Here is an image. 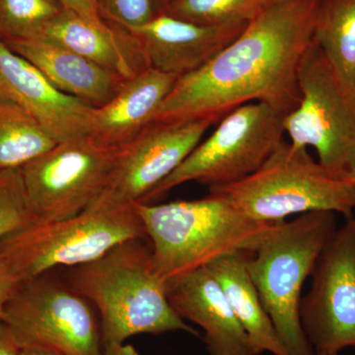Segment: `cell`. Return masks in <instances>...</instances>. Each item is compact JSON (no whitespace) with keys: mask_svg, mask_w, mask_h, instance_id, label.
<instances>
[{"mask_svg":"<svg viewBox=\"0 0 355 355\" xmlns=\"http://www.w3.org/2000/svg\"><path fill=\"white\" fill-rule=\"evenodd\" d=\"M321 0L266 7L244 31L200 69L180 76L153 121H220L248 103L287 114L300 102L298 71L314 42Z\"/></svg>","mask_w":355,"mask_h":355,"instance_id":"cell-1","label":"cell"},{"mask_svg":"<svg viewBox=\"0 0 355 355\" xmlns=\"http://www.w3.org/2000/svg\"><path fill=\"white\" fill-rule=\"evenodd\" d=\"M146 240L121 243L101 258L70 268L67 282L99 315L104 347L142 334L184 331L200 336L172 307Z\"/></svg>","mask_w":355,"mask_h":355,"instance_id":"cell-2","label":"cell"},{"mask_svg":"<svg viewBox=\"0 0 355 355\" xmlns=\"http://www.w3.org/2000/svg\"><path fill=\"white\" fill-rule=\"evenodd\" d=\"M135 207L154 268L165 282L230 254L254 253L279 224L254 220L212 193L198 200Z\"/></svg>","mask_w":355,"mask_h":355,"instance_id":"cell-3","label":"cell"},{"mask_svg":"<svg viewBox=\"0 0 355 355\" xmlns=\"http://www.w3.org/2000/svg\"><path fill=\"white\" fill-rule=\"evenodd\" d=\"M336 229V214L308 212L280 222L247 254L248 270L288 355H316L301 324V295Z\"/></svg>","mask_w":355,"mask_h":355,"instance_id":"cell-4","label":"cell"},{"mask_svg":"<svg viewBox=\"0 0 355 355\" xmlns=\"http://www.w3.org/2000/svg\"><path fill=\"white\" fill-rule=\"evenodd\" d=\"M306 147L282 141L266 162L237 183L209 189L245 216L280 223L294 214L328 211L352 218L355 186L349 175L320 164Z\"/></svg>","mask_w":355,"mask_h":355,"instance_id":"cell-5","label":"cell"},{"mask_svg":"<svg viewBox=\"0 0 355 355\" xmlns=\"http://www.w3.org/2000/svg\"><path fill=\"white\" fill-rule=\"evenodd\" d=\"M147 238L135 205L94 202L62 220L32 222L0 244L23 280L57 268H73L101 258L114 247Z\"/></svg>","mask_w":355,"mask_h":355,"instance_id":"cell-6","label":"cell"},{"mask_svg":"<svg viewBox=\"0 0 355 355\" xmlns=\"http://www.w3.org/2000/svg\"><path fill=\"white\" fill-rule=\"evenodd\" d=\"M284 116L260 102L248 103L233 110L142 203H151L190 182L212 189L249 177L284 141Z\"/></svg>","mask_w":355,"mask_h":355,"instance_id":"cell-7","label":"cell"},{"mask_svg":"<svg viewBox=\"0 0 355 355\" xmlns=\"http://www.w3.org/2000/svg\"><path fill=\"white\" fill-rule=\"evenodd\" d=\"M3 324L21 350L104 354L94 306L69 282L50 272L23 282L6 306Z\"/></svg>","mask_w":355,"mask_h":355,"instance_id":"cell-8","label":"cell"},{"mask_svg":"<svg viewBox=\"0 0 355 355\" xmlns=\"http://www.w3.org/2000/svg\"><path fill=\"white\" fill-rule=\"evenodd\" d=\"M300 102L284 116L291 144L313 147L318 162L349 175L355 166V95L343 85L313 42L298 71Z\"/></svg>","mask_w":355,"mask_h":355,"instance_id":"cell-9","label":"cell"},{"mask_svg":"<svg viewBox=\"0 0 355 355\" xmlns=\"http://www.w3.org/2000/svg\"><path fill=\"white\" fill-rule=\"evenodd\" d=\"M123 148L79 137L58 142L21 168L34 222L62 220L89 209L106 190Z\"/></svg>","mask_w":355,"mask_h":355,"instance_id":"cell-10","label":"cell"},{"mask_svg":"<svg viewBox=\"0 0 355 355\" xmlns=\"http://www.w3.org/2000/svg\"><path fill=\"white\" fill-rule=\"evenodd\" d=\"M311 277L300 320L315 352L355 349V219L336 229Z\"/></svg>","mask_w":355,"mask_h":355,"instance_id":"cell-11","label":"cell"},{"mask_svg":"<svg viewBox=\"0 0 355 355\" xmlns=\"http://www.w3.org/2000/svg\"><path fill=\"white\" fill-rule=\"evenodd\" d=\"M214 125L209 120L153 121L123 147L106 190L95 202L142 203L188 157Z\"/></svg>","mask_w":355,"mask_h":355,"instance_id":"cell-12","label":"cell"},{"mask_svg":"<svg viewBox=\"0 0 355 355\" xmlns=\"http://www.w3.org/2000/svg\"><path fill=\"white\" fill-rule=\"evenodd\" d=\"M0 99L35 119L58 142L87 137L94 107L58 90L0 39Z\"/></svg>","mask_w":355,"mask_h":355,"instance_id":"cell-13","label":"cell"},{"mask_svg":"<svg viewBox=\"0 0 355 355\" xmlns=\"http://www.w3.org/2000/svg\"><path fill=\"white\" fill-rule=\"evenodd\" d=\"M247 24L200 26L159 14L130 32L139 39L149 67L180 77L209 64Z\"/></svg>","mask_w":355,"mask_h":355,"instance_id":"cell-14","label":"cell"},{"mask_svg":"<svg viewBox=\"0 0 355 355\" xmlns=\"http://www.w3.org/2000/svg\"><path fill=\"white\" fill-rule=\"evenodd\" d=\"M166 284L177 314L205 331L209 355H257L223 289L207 266Z\"/></svg>","mask_w":355,"mask_h":355,"instance_id":"cell-15","label":"cell"},{"mask_svg":"<svg viewBox=\"0 0 355 355\" xmlns=\"http://www.w3.org/2000/svg\"><path fill=\"white\" fill-rule=\"evenodd\" d=\"M34 39L60 44L125 80L150 67L132 32L106 21L94 24L69 9L64 8Z\"/></svg>","mask_w":355,"mask_h":355,"instance_id":"cell-16","label":"cell"},{"mask_svg":"<svg viewBox=\"0 0 355 355\" xmlns=\"http://www.w3.org/2000/svg\"><path fill=\"white\" fill-rule=\"evenodd\" d=\"M177 76L149 67L123 83L111 101L91 114L88 137L103 146L121 148L153 123Z\"/></svg>","mask_w":355,"mask_h":355,"instance_id":"cell-17","label":"cell"},{"mask_svg":"<svg viewBox=\"0 0 355 355\" xmlns=\"http://www.w3.org/2000/svg\"><path fill=\"white\" fill-rule=\"evenodd\" d=\"M2 41L34 64L58 90L94 108L111 101L125 81L111 70L60 44L41 39Z\"/></svg>","mask_w":355,"mask_h":355,"instance_id":"cell-18","label":"cell"},{"mask_svg":"<svg viewBox=\"0 0 355 355\" xmlns=\"http://www.w3.org/2000/svg\"><path fill=\"white\" fill-rule=\"evenodd\" d=\"M247 254H230L207 268L220 284L257 355H288L248 270Z\"/></svg>","mask_w":355,"mask_h":355,"instance_id":"cell-19","label":"cell"},{"mask_svg":"<svg viewBox=\"0 0 355 355\" xmlns=\"http://www.w3.org/2000/svg\"><path fill=\"white\" fill-rule=\"evenodd\" d=\"M314 41L343 85L355 95V0H321Z\"/></svg>","mask_w":355,"mask_h":355,"instance_id":"cell-20","label":"cell"},{"mask_svg":"<svg viewBox=\"0 0 355 355\" xmlns=\"http://www.w3.org/2000/svg\"><path fill=\"white\" fill-rule=\"evenodd\" d=\"M58 144L30 114L0 99V172L21 169Z\"/></svg>","mask_w":355,"mask_h":355,"instance_id":"cell-21","label":"cell"},{"mask_svg":"<svg viewBox=\"0 0 355 355\" xmlns=\"http://www.w3.org/2000/svg\"><path fill=\"white\" fill-rule=\"evenodd\" d=\"M270 0H173L162 14L200 26L249 23Z\"/></svg>","mask_w":355,"mask_h":355,"instance_id":"cell-22","label":"cell"},{"mask_svg":"<svg viewBox=\"0 0 355 355\" xmlns=\"http://www.w3.org/2000/svg\"><path fill=\"white\" fill-rule=\"evenodd\" d=\"M58 0H0V39H34L64 10Z\"/></svg>","mask_w":355,"mask_h":355,"instance_id":"cell-23","label":"cell"},{"mask_svg":"<svg viewBox=\"0 0 355 355\" xmlns=\"http://www.w3.org/2000/svg\"><path fill=\"white\" fill-rule=\"evenodd\" d=\"M32 222L21 169L0 172V244Z\"/></svg>","mask_w":355,"mask_h":355,"instance_id":"cell-24","label":"cell"},{"mask_svg":"<svg viewBox=\"0 0 355 355\" xmlns=\"http://www.w3.org/2000/svg\"><path fill=\"white\" fill-rule=\"evenodd\" d=\"M102 19L133 31L159 15L154 0H96Z\"/></svg>","mask_w":355,"mask_h":355,"instance_id":"cell-25","label":"cell"},{"mask_svg":"<svg viewBox=\"0 0 355 355\" xmlns=\"http://www.w3.org/2000/svg\"><path fill=\"white\" fill-rule=\"evenodd\" d=\"M22 277L4 252L0 251V324L3 323L4 310L11 297L22 286Z\"/></svg>","mask_w":355,"mask_h":355,"instance_id":"cell-26","label":"cell"},{"mask_svg":"<svg viewBox=\"0 0 355 355\" xmlns=\"http://www.w3.org/2000/svg\"><path fill=\"white\" fill-rule=\"evenodd\" d=\"M65 9L73 11L79 16L94 24H102L105 21L100 15L96 0H58Z\"/></svg>","mask_w":355,"mask_h":355,"instance_id":"cell-27","label":"cell"},{"mask_svg":"<svg viewBox=\"0 0 355 355\" xmlns=\"http://www.w3.org/2000/svg\"><path fill=\"white\" fill-rule=\"evenodd\" d=\"M0 355H21V349L3 323L0 324Z\"/></svg>","mask_w":355,"mask_h":355,"instance_id":"cell-28","label":"cell"},{"mask_svg":"<svg viewBox=\"0 0 355 355\" xmlns=\"http://www.w3.org/2000/svg\"><path fill=\"white\" fill-rule=\"evenodd\" d=\"M103 355H139L132 345L127 343L121 345H111L104 347Z\"/></svg>","mask_w":355,"mask_h":355,"instance_id":"cell-29","label":"cell"},{"mask_svg":"<svg viewBox=\"0 0 355 355\" xmlns=\"http://www.w3.org/2000/svg\"><path fill=\"white\" fill-rule=\"evenodd\" d=\"M21 355H60L55 352H49L43 349H22Z\"/></svg>","mask_w":355,"mask_h":355,"instance_id":"cell-30","label":"cell"},{"mask_svg":"<svg viewBox=\"0 0 355 355\" xmlns=\"http://www.w3.org/2000/svg\"><path fill=\"white\" fill-rule=\"evenodd\" d=\"M173 0H154L155 2L156 8L159 14H162L166 10L169 4L171 3Z\"/></svg>","mask_w":355,"mask_h":355,"instance_id":"cell-31","label":"cell"},{"mask_svg":"<svg viewBox=\"0 0 355 355\" xmlns=\"http://www.w3.org/2000/svg\"><path fill=\"white\" fill-rule=\"evenodd\" d=\"M316 355H340L338 352H316Z\"/></svg>","mask_w":355,"mask_h":355,"instance_id":"cell-32","label":"cell"},{"mask_svg":"<svg viewBox=\"0 0 355 355\" xmlns=\"http://www.w3.org/2000/svg\"><path fill=\"white\" fill-rule=\"evenodd\" d=\"M349 176L352 178V182H354L355 186V166L354 169L352 170V172L349 173Z\"/></svg>","mask_w":355,"mask_h":355,"instance_id":"cell-33","label":"cell"},{"mask_svg":"<svg viewBox=\"0 0 355 355\" xmlns=\"http://www.w3.org/2000/svg\"><path fill=\"white\" fill-rule=\"evenodd\" d=\"M286 1V0H270V3H279V2Z\"/></svg>","mask_w":355,"mask_h":355,"instance_id":"cell-34","label":"cell"}]
</instances>
